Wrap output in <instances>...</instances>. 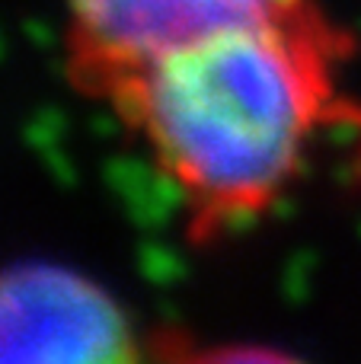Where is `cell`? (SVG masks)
Instances as JSON below:
<instances>
[{
	"label": "cell",
	"instance_id": "1",
	"mask_svg": "<svg viewBox=\"0 0 361 364\" xmlns=\"http://www.w3.org/2000/svg\"><path fill=\"white\" fill-rule=\"evenodd\" d=\"M153 154L195 205H269L330 119L323 58L281 23L215 32L131 74Z\"/></svg>",
	"mask_w": 361,
	"mask_h": 364
},
{
	"label": "cell",
	"instance_id": "2",
	"mask_svg": "<svg viewBox=\"0 0 361 364\" xmlns=\"http://www.w3.org/2000/svg\"><path fill=\"white\" fill-rule=\"evenodd\" d=\"M138 358L125 307L58 259L0 269V364H119Z\"/></svg>",
	"mask_w": 361,
	"mask_h": 364
},
{
	"label": "cell",
	"instance_id": "3",
	"mask_svg": "<svg viewBox=\"0 0 361 364\" xmlns=\"http://www.w3.org/2000/svg\"><path fill=\"white\" fill-rule=\"evenodd\" d=\"M68 6L83 51L119 74H138L215 32L279 16L272 0H68Z\"/></svg>",
	"mask_w": 361,
	"mask_h": 364
},
{
	"label": "cell",
	"instance_id": "4",
	"mask_svg": "<svg viewBox=\"0 0 361 364\" xmlns=\"http://www.w3.org/2000/svg\"><path fill=\"white\" fill-rule=\"evenodd\" d=\"M102 182L141 233H160L176 220L185 205L195 201L189 186L170 166H163L160 160L134 157V154L109 157L102 164Z\"/></svg>",
	"mask_w": 361,
	"mask_h": 364
},
{
	"label": "cell",
	"instance_id": "5",
	"mask_svg": "<svg viewBox=\"0 0 361 364\" xmlns=\"http://www.w3.org/2000/svg\"><path fill=\"white\" fill-rule=\"evenodd\" d=\"M134 265H138V275L153 288H173L185 278V259L163 240H157V233H144V240L134 250Z\"/></svg>",
	"mask_w": 361,
	"mask_h": 364
},
{
	"label": "cell",
	"instance_id": "6",
	"mask_svg": "<svg viewBox=\"0 0 361 364\" xmlns=\"http://www.w3.org/2000/svg\"><path fill=\"white\" fill-rule=\"evenodd\" d=\"M64 132H68V119H64L61 109L42 106V109H36V115L23 125V141L36 154H42V151H51V147L61 144Z\"/></svg>",
	"mask_w": 361,
	"mask_h": 364
},
{
	"label": "cell",
	"instance_id": "7",
	"mask_svg": "<svg viewBox=\"0 0 361 364\" xmlns=\"http://www.w3.org/2000/svg\"><path fill=\"white\" fill-rule=\"evenodd\" d=\"M211 220L221 233L227 237H243L256 227L259 220V205L256 201H227V205L211 208Z\"/></svg>",
	"mask_w": 361,
	"mask_h": 364
},
{
	"label": "cell",
	"instance_id": "8",
	"mask_svg": "<svg viewBox=\"0 0 361 364\" xmlns=\"http://www.w3.org/2000/svg\"><path fill=\"white\" fill-rule=\"evenodd\" d=\"M38 157H42V166L51 173V179H55L58 186H64V188L77 186V170H74V164H70V160L64 157L61 144L51 147V151H42Z\"/></svg>",
	"mask_w": 361,
	"mask_h": 364
},
{
	"label": "cell",
	"instance_id": "9",
	"mask_svg": "<svg viewBox=\"0 0 361 364\" xmlns=\"http://www.w3.org/2000/svg\"><path fill=\"white\" fill-rule=\"evenodd\" d=\"M211 358L215 361H285L291 358V355L279 352V348H249V346H240V348H217V352H211Z\"/></svg>",
	"mask_w": 361,
	"mask_h": 364
},
{
	"label": "cell",
	"instance_id": "10",
	"mask_svg": "<svg viewBox=\"0 0 361 364\" xmlns=\"http://www.w3.org/2000/svg\"><path fill=\"white\" fill-rule=\"evenodd\" d=\"M23 32H26V42H32L36 48H51L55 45V29H51V23H45V19H26L23 23Z\"/></svg>",
	"mask_w": 361,
	"mask_h": 364
},
{
	"label": "cell",
	"instance_id": "11",
	"mask_svg": "<svg viewBox=\"0 0 361 364\" xmlns=\"http://www.w3.org/2000/svg\"><path fill=\"white\" fill-rule=\"evenodd\" d=\"M119 122H122L119 112H96V115H90V132H93L96 138L109 141L119 134Z\"/></svg>",
	"mask_w": 361,
	"mask_h": 364
},
{
	"label": "cell",
	"instance_id": "12",
	"mask_svg": "<svg viewBox=\"0 0 361 364\" xmlns=\"http://www.w3.org/2000/svg\"><path fill=\"white\" fill-rule=\"evenodd\" d=\"M157 310H160V316H163L166 323H176V320H179V307H176V304H170V301H157Z\"/></svg>",
	"mask_w": 361,
	"mask_h": 364
},
{
	"label": "cell",
	"instance_id": "13",
	"mask_svg": "<svg viewBox=\"0 0 361 364\" xmlns=\"http://www.w3.org/2000/svg\"><path fill=\"white\" fill-rule=\"evenodd\" d=\"M0 55H4V42H0Z\"/></svg>",
	"mask_w": 361,
	"mask_h": 364
}]
</instances>
